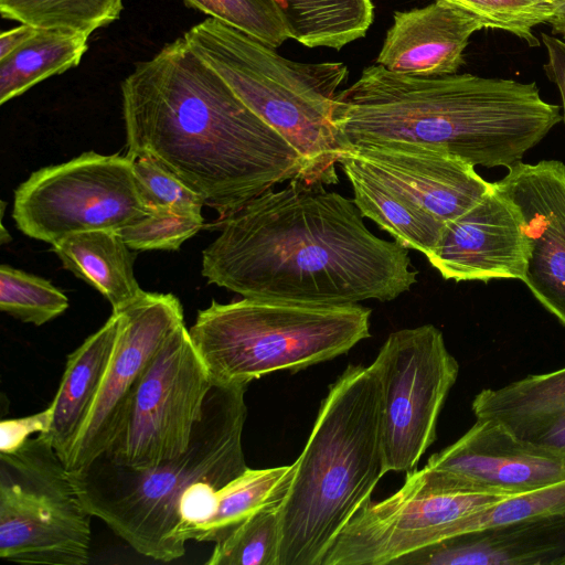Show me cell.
<instances>
[{
  "mask_svg": "<svg viewBox=\"0 0 565 565\" xmlns=\"http://www.w3.org/2000/svg\"><path fill=\"white\" fill-rule=\"evenodd\" d=\"M67 307V297L49 280L9 265L0 266L1 311L22 322L42 326Z\"/></svg>",
  "mask_w": 565,
  "mask_h": 565,
  "instance_id": "f1b7e54d",
  "label": "cell"
},
{
  "mask_svg": "<svg viewBox=\"0 0 565 565\" xmlns=\"http://www.w3.org/2000/svg\"><path fill=\"white\" fill-rule=\"evenodd\" d=\"M120 316L113 311L105 324L67 356L51 408L47 436L63 462L76 441L103 384L116 345Z\"/></svg>",
  "mask_w": 565,
  "mask_h": 565,
  "instance_id": "44dd1931",
  "label": "cell"
},
{
  "mask_svg": "<svg viewBox=\"0 0 565 565\" xmlns=\"http://www.w3.org/2000/svg\"><path fill=\"white\" fill-rule=\"evenodd\" d=\"M203 225L202 215L156 210L117 233L132 250H178Z\"/></svg>",
  "mask_w": 565,
  "mask_h": 565,
  "instance_id": "d6a6232c",
  "label": "cell"
},
{
  "mask_svg": "<svg viewBox=\"0 0 565 565\" xmlns=\"http://www.w3.org/2000/svg\"><path fill=\"white\" fill-rule=\"evenodd\" d=\"M562 119L534 82L406 75L379 64L365 67L333 105L343 150L399 141L441 148L484 168L521 162Z\"/></svg>",
  "mask_w": 565,
  "mask_h": 565,
  "instance_id": "3957f363",
  "label": "cell"
},
{
  "mask_svg": "<svg viewBox=\"0 0 565 565\" xmlns=\"http://www.w3.org/2000/svg\"><path fill=\"white\" fill-rule=\"evenodd\" d=\"M129 158L148 157L218 218L276 184L303 180L297 151L250 110L184 38L121 82Z\"/></svg>",
  "mask_w": 565,
  "mask_h": 565,
  "instance_id": "7a4b0ae2",
  "label": "cell"
},
{
  "mask_svg": "<svg viewBox=\"0 0 565 565\" xmlns=\"http://www.w3.org/2000/svg\"><path fill=\"white\" fill-rule=\"evenodd\" d=\"M565 19V0H555L553 20Z\"/></svg>",
  "mask_w": 565,
  "mask_h": 565,
  "instance_id": "74e56055",
  "label": "cell"
},
{
  "mask_svg": "<svg viewBox=\"0 0 565 565\" xmlns=\"http://www.w3.org/2000/svg\"><path fill=\"white\" fill-rule=\"evenodd\" d=\"M345 150L443 223L469 210L492 185L473 164L441 148L377 141Z\"/></svg>",
  "mask_w": 565,
  "mask_h": 565,
  "instance_id": "e0dca14e",
  "label": "cell"
},
{
  "mask_svg": "<svg viewBox=\"0 0 565 565\" xmlns=\"http://www.w3.org/2000/svg\"><path fill=\"white\" fill-rule=\"evenodd\" d=\"M89 36L42 30L0 60V104L20 96L50 76L77 66L88 50Z\"/></svg>",
  "mask_w": 565,
  "mask_h": 565,
  "instance_id": "cb8c5ba5",
  "label": "cell"
},
{
  "mask_svg": "<svg viewBox=\"0 0 565 565\" xmlns=\"http://www.w3.org/2000/svg\"><path fill=\"white\" fill-rule=\"evenodd\" d=\"M246 390L213 385L188 448L171 460L136 469L100 455L70 471L88 513L146 557H182V523L206 494L248 468L242 446Z\"/></svg>",
  "mask_w": 565,
  "mask_h": 565,
  "instance_id": "277c9868",
  "label": "cell"
},
{
  "mask_svg": "<svg viewBox=\"0 0 565 565\" xmlns=\"http://www.w3.org/2000/svg\"><path fill=\"white\" fill-rule=\"evenodd\" d=\"M494 182L518 206L529 241L521 281L565 327V163L521 161Z\"/></svg>",
  "mask_w": 565,
  "mask_h": 565,
  "instance_id": "2e32d148",
  "label": "cell"
},
{
  "mask_svg": "<svg viewBox=\"0 0 565 565\" xmlns=\"http://www.w3.org/2000/svg\"><path fill=\"white\" fill-rule=\"evenodd\" d=\"M116 345L92 411L64 465L81 469L110 445L127 402L145 370L167 339L184 323L172 294L143 292L119 310Z\"/></svg>",
  "mask_w": 565,
  "mask_h": 565,
  "instance_id": "4fadbf2b",
  "label": "cell"
},
{
  "mask_svg": "<svg viewBox=\"0 0 565 565\" xmlns=\"http://www.w3.org/2000/svg\"><path fill=\"white\" fill-rule=\"evenodd\" d=\"M382 390L371 365L350 364L329 386L279 503L278 565H321L386 473Z\"/></svg>",
  "mask_w": 565,
  "mask_h": 565,
  "instance_id": "5b68a950",
  "label": "cell"
},
{
  "mask_svg": "<svg viewBox=\"0 0 565 565\" xmlns=\"http://www.w3.org/2000/svg\"><path fill=\"white\" fill-rule=\"evenodd\" d=\"M484 28L478 17L445 0L396 11L376 64L406 75L456 74L469 39Z\"/></svg>",
  "mask_w": 565,
  "mask_h": 565,
  "instance_id": "ac0fdd59",
  "label": "cell"
},
{
  "mask_svg": "<svg viewBox=\"0 0 565 565\" xmlns=\"http://www.w3.org/2000/svg\"><path fill=\"white\" fill-rule=\"evenodd\" d=\"M90 518L45 433L0 452V557L34 565H86Z\"/></svg>",
  "mask_w": 565,
  "mask_h": 565,
  "instance_id": "ba28073f",
  "label": "cell"
},
{
  "mask_svg": "<svg viewBox=\"0 0 565 565\" xmlns=\"http://www.w3.org/2000/svg\"><path fill=\"white\" fill-rule=\"evenodd\" d=\"M256 40L277 49L292 39L285 13L276 0H183Z\"/></svg>",
  "mask_w": 565,
  "mask_h": 565,
  "instance_id": "f546056e",
  "label": "cell"
},
{
  "mask_svg": "<svg viewBox=\"0 0 565 565\" xmlns=\"http://www.w3.org/2000/svg\"><path fill=\"white\" fill-rule=\"evenodd\" d=\"M39 29L31 25L21 24L12 30L2 32L0 35V60L17 50L29 39H31Z\"/></svg>",
  "mask_w": 565,
  "mask_h": 565,
  "instance_id": "8d00e7d4",
  "label": "cell"
},
{
  "mask_svg": "<svg viewBox=\"0 0 565 565\" xmlns=\"http://www.w3.org/2000/svg\"><path fill=\"white\" fill-rule=\"evenodd\" d=\"M124 0H0L2 18L89 36L119 19Z\"/></svg>",
  "mask_w": 565,
  "mask_h": 565,
  "instance_id": "4316f807",
  "label": "cell"
},
{
  "mask_svg": "<svg viewBox=\"0 0 565 565\" xmlns=\"http://www.w3.org/2000/svg\"><path fill=\"white\" fill-rule=\"evenodd\" d=\"M52 250L63 267L98 290L119 310L145 291L134 273V256L115 231H90L66 236Z\"/></svg>",
  "mask_w": 565,
  "mask_h": 565,
  "instance_id": "603a6c76",
  "label": "cell"
},
{
  "mask_svg": "<svg viewBox=\"0 0 565 565\" xmlns=\"http://www.w3.org/2000/svg\"><path fill=\"white\" fill-rule=\"evenodd\" d=\"M416 471L438 487L516 494L565 479V460L518 439L494 420L476 418Z\"/></svg>",
  "mask_w": 565,
  "mask_h": 565,
  "instance_id": "5bb4252c",
  "label": "cell"
},
{
  "mask_svg": "<svg viewBox=\"0 0 565 565\" xmlns=\"http://www.w3.org/2000/svg\"><path fill=\"white\" fill-rule=\"evenodd\" d=\"M565 518V479L512 494L468 516L461 524L467 533L497 525Z\"/></svg>",
  "mask_w": 565,
  "mask_h": 565,
  "instance_id": "4dcf8cb0",
  "label": "cell"
},
{
  "mask_svg": "<svg viewBox=\"0 0 565 565\" xmlns=\"http://www.w3.org/2000/svg\"><path fill=\"white\" fill-rule=\"evenodd\" d=\"M291 36L308 47L340 50L363 38L374 18L371 0H276Z\"/></svg>",
  "mask_w": 565,
  "mask_h": 565,
  "instance_id": "d4e9b609",
  "label": "cell"
},
{
  "mask_svg": "<svg viewBox=\"0 0 565 565\" xmlns=\"http://www.w3.org/2000/svg\"><path fill=\"white\" fill-rule=\"evenodd\" d=\"M130 159L139 191L152 211L202 215V196L180 179L148 157Z\"/></svg>",
  "mask_w": 565,
  "mask_h": 565,
  "instance_id": "836d02e7",
  "label": "cell"
},
{
  "mask_svg": "<svg viewBox=\"0 0 565 565\" xmlns=\"http://www.w3.org/2000/svg\"><path fill=\"white\" fill-rule=\"evenodd\" d=\"M518 439L565 460V367L484 388L471 404Z\"/></svg>",
  "mask_w": 565,
  "mask_h": 565,
  "instance_id": "ffe728a7",
  "label": "cell"
},
{
  "mask_svg": "<svg viewBox=\"0 0 565 565\" xmlns=\"http://www.w3.org/2000/svg\"><path fill=\"white\" fill-rule=\"evenodd\" d=\"M372 310L244 298L212 301L189 329L213 385L247 386L278 371L332 360L370 337Z\"/></svg>",
  "mask_w": 565,
  "mask_h": 565,
  "instance_id": "52a82bcc",
  "label": "cell"
},
{
  "mask_svg": "<svg viewBox=\"0 0 565 565\" xmlns=\"http://www.w3.org/2000/svg\"><path fill=\"white\" fill-rule=\"evenodd\" d=\"M565 553V518L525 521L462 533L391 565H555Z\"/></svg>",
  "mask_w": 565,
  "mask_h": 565,
  "instance_id": "d6986e66",
  "label": "cell"
},
{
  "mask_svg": "<svg viewBox=\"0 0 565 565\" xmlns=\"http://www.w3.org/2000/svg\"><path fill=\"white\" fill-rule=\"evenodd\" d=\"M382 390L385 471L408 472L436 439L438 416L459 364L433 324L392 332L371 364Z\"/></svg>",
  "mask_w": 565,
  "mask_h": 565,
  "instance_id": "8fae6325",
  "label": "cell"
},
{
  "mask_svg": "<svg viewBox=\"0 0 565 565\" xmlns=\"http://www.w3.org/2000/svg\"><path fill=\"white\" fill-rule=\"evenodd\" d=\"M212 387L183 324L167 339L137 382L102 455L136 469L178 457L191 441Z\"/></svg>",
  "mask_w": 565,
  "mask_h": 565,
  "instance_id": "30bf717a",
  "label": "cell"
},
{
  "mask_svg": "<svg viewBox=\"0 0 565 565\" xmlns=\"http://www.w3.org/2000/svg\"><path fill=\"white\" fill-rule=\"evenodd\" d=\"M51 423L50 406L22 418L1 422L0 452H10L23 445L34 434L47 433Z\"/></svg>",
  "mask_w": 565,
  "mask_h": 565,
  "instance_id": "e575fe53",
  "label": "cell"
},
{
  "mask_svg": "<svg viewBox=\"0 0 565 565\" xmlns=\"http://www.w3.org/2000/svg\"><path fill=\"white\" fill-rule=\"evenodd\" d=\"M510 495L431 487L414 470L408 471L395 493L358 510L321 565H391L406 554L459 535L465 519Z\"/></svg>",
  "mask_w": 565,
  "mask_h": 565,
  "instance_id": "7c38bea8",
  "label": "cell"
},
{
  "mask_svg": "<svg viewBox=\"0 0 565 565\" xmlns=\"http://www.w3.org/2000/svg\"><path fill=\"white\" fill-rule=\"evenodd\" d=\"M292 472L294 463L265 469L247 468L215 491L210 515L191 533L190 541L215 543L257 510L280 502Z\"/></svg>",
  "mask_w": 565,
  "mask_h": 565,
  "instance_id": "484cf974",
  "label": "cell"
},
{
  "mask_svg": "<svg viewBox=\"0 0 565 565\" xmlns=\"http://www.w3.org/2000/svg\"><path fill=\"white\" fill-rule=\"evenodd\" d=\"M541 39L547 53L544 71L550 81L558 88L565 120V41L546 33H541Z\"/></svg>",
  "mask_w": 565,
  "mask_h": 565,
  "instance_id": "d590c367",
  "label": "cell"
},
{
  "mask_svg": "<svg viewBox=\"0 0 565 565\" xmlns=\"http://www.w3.org/2000/svg\"><path fill=\"white\" fill-rule=\"evenodd\" d=\"M279 503L257 510L214 543L206 565H278Z\"/></svg>",
  "mask_w": 565,
  "mask_h": 565,
  "instance_id": "83f0119b",
  "label": "cell"
},
{
  "mask_svg": "<svg viewBox=\"0 0 565 565\" xmlns=\"http://www.w3.org/2000/svg\"><path fill=\"white\" fill-rule=\"evenodd\" d=\"M339 164L351 183L353 202L363 217L375 222L406 248L424 255L434 249L445 223L373 173L350 151L344 150Z\"/></svg>",
  "mask_w": 565,
  "mask_h": 565,
  "instance_id": "7402d4cb",
  "label": "cell"
},
{
  "mask_svg": "<svg viewBox=\"0 0 565 565\" xmlns=\"http://www.w3.org/2000/svg\"><path fill=\"white\" fill-rule=\"evenodd\" d=\"M555 565H565V553L555 562Z\"/></svg>",
  "mask_w": 565,
  "mask_h": 565,
  "instance_id": "ab89813d",
  "label": "cell"
},
{
  "mask_svg": "<svg viewBox=\"0 0 565 565\" xmlns=\"http://www.w3.org/2000/svg\"><path fill=\"white\" fill-rule=\"evenodd\" d=\"M478 17L486 29L507 31L525 41L530 46L539 45L533 28L550 23L554 18L555 0H445Z\"/></svg>",
  "mask_w": 565,
  "mask_h": 565,
  "instance_id": "1f68e13d",
  "label": "cell"
},
{
  "mask_svg": "<svg viewBox=\"0 0 565 565\" xmlns=\"http://www.w3.org/2000/svg\"><path fill=\"white\" fill-rule=\"evenodd\" d=\"M239 99L299 154L303 181L338 184L344 150L333 124L337 90L348 76L341 62L301 63L214 18L183 35Z\"/></svg>",
  "mask_w": 565,
  "mask_h": 565,
  "instance_id": "8992f818",
  "label": "cell"
},
{
  "mask_svg": "<svg viewBox=\"0 0 565 565\" xmlns=\"http://www.w3.org/2000/svg\"><path fill=\"white\" fill-rule=\"evenodd\" d=\"M553 33H557L565 40V19L553 20L550 22Z\"/></svg>",
  "mask_w": 565,
  "mask_h": 565,
  "instance_id": "f35d334b",
  "label": "cell"
},
{
  "mask_svg": "<svg viewBox=\"0 0 565 565\" xmlns=\"http://www.w3.org/2000/svg\"><path fill=\"white\" fill-rule=\"evenodd\" d=\"M425 256L446 280H522L529 241L518 206L492 182L475 205L445 223L434 249Z\"/></svg>",
  "mask_w": 565,
  "mask_h": 565,
  "instance_id": "9a60e30c",
  "label": "cell"
},
{
  "mask_svg": "<svg viewBox=\"0 0 565 565\" xmlns=\"http://www.w3.org/2000/svg\"><path fill=\"white\" fill-rule=\"evenodd\" d=\"M202 253L207 282L244 298L321 305L391 301L418 271L407 248L364 224L353 200L294 179L217 218Z\"/></svg>",
  "mask_w": 565,
  "mask_h": 565,
  "instance_id": "6da1fadb",
  "label": "cell"
},
{
  "mask_svg": "<svg viewBox=\"0 0 565 565\" xmlns=\"http://www.w3.org/2000/svg\"><path fill=\"white\" fill-rule=\"evenodd\" d=\"M151 212L130 158L88 151L33 172L14 192L12 216L23 234L52 245L76 233L117 232Z\"/></svg>",
  "mask_w": 565,
  "mask_h": 565,
  "instance_id": "9c48e42d",
  "label": "cell"
}]
</instances>
